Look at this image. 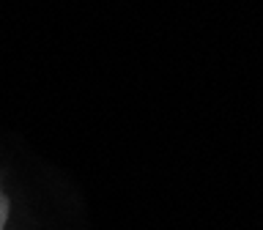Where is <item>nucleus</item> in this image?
Here are the masks:
<instances>
[{"label":"nucleus","instance_id":"nucleus-1","mask_svg":"<svg viewBox=\"0 0 263 230\" xmlns=\"http://www.w3.org/2000/svg\"><path fill=\"white\" fill-rule=\"evenodd\" d=\"M8 214H11V203H8L3 184H0V230H8Z\"/></svg>","mask_w":263,"mask_h":230}]
</instances>
